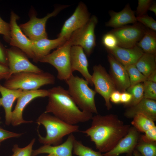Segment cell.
I'll list each match as a JSON object with an SVG mask.
<instances>
[{"label": "cell", "mask_w": 156, "mask_h": 156, "mask_svg": "<svg viewBox=\"0 0 156 156\" xmlns=\"http://www.w3.org/2000/svg\"><path fill=\"white\" fill-rule=\"evenodd\" d=\"M91 126L81 132L89 137L101 153H105L113 149L128 132L131 127L115 114L93 116Z\"/></svg>", "instance_id": "1"}, {"label": "cell", "mask_w": 156, "mask_h": 156, "mask_svg": "<svg viewBox=\"0 0 156 156\" xmlns=\"http://www.w3.org/2000/svg\"><path fill=\"white\" fill-rule=\"evenodd\" d=\"M48 101L44 112L54 116L71 125L84 122L91 119L92 114L80 109L67 90L60 86L49 90Z\"/></svg>", "instance_id": "2"}, {"label": "cell", "mask_w": 156, "mask_h": 156, "mask_svg": "<svg viewBox=\"0 0 156 156\" xmlns=\"http://www.w3.org/2000/svg\"><path fill=\"white\" fill-rule=\"evenodd\" d=\"M36 122L42 125L46 129L47 134L45 137L38 134L39 141L44 145L60 144L64 136L79 131L78 125L68 124L54 116L45 112L40 116Z\"/></svg>", "instance_id": "3"}, {"label": "cell", "mask_w": 156, "mask_h": 156, "mask_svg": "<svg viewBox=\"0 0 156 156\" xmlns=\"http://www.w3.org/2000/svg\"><path fill=\"white\" fill-rule=\"evenodd\" d=\"M65 81L69 94L78 107L82 111L98 114L95 101L96 93L89 87L88 82L73 74Z\"/></svg>", "instance_id": "4"}, {"label": "cell", "mask_w": 156, "mask_h": 156, "mask_svg": "<svg viewBox=\"0 0 156 156\" xmlns=\"http://www.w3.org/2000/svg\"><path fill=\"white\" fill-rule=\"evenodd\" d=\"M55 81L54 76L48 72H22L12 75L3 86L11 90H36L42 86L53 84Z\"/></svg>", "instance_id": "5"}, {"label": "cell", "mask_w": 156, "mask_h": 156, "mask_svg": "<svg viewBox=\"0 0 156 156\" xmlns=\"http://www.w3.org/2000/svg\"><path fill=\"white\" fill-rule=\"evenodd\" d=\"M72 45L68 40L52 53L43 57L40 62L49 63L57 71V77L65 81L73 74L70 66V51Z\"/></svg>", "instance_id": "6"}, {"label": "cell", "mask_w": 156, "mask_h": 156, "mask_svg": "<svg viewBox=\"0 0 156 156\" xmlns=\"http://www.w3.org/2000/svg\"><path fill=\"white\" fill-rule=\"evenodd\" d=\"M98 22L96 16L92 15L86 24L73 32L68 40L72 46L81 47L88 56L96 45L95 28Z\"/></svg>", "instance_id": "7"}, {"label": "cell", "mask_w": 156, "mask_h": 156, "mask_svg": "<svg viewBox=\"0 0 156 156\" xmlns=\"http://www.w3.org/2000/svg\"><path fill=\"white\" fill-rule=\"evenodd\" d=\"M93 69L92 80L94 86V91L103 97L105 105L109 110L112 107L110 101V95L113 92L117 90L116 86L110 75L101 65L94 66Z\"/></svg>", "instance_id": "8"}, {"label": "cell", "mask_w": 156, "mask_h": 156, "mask_svg": "<svg viewBox=\"0 0 156 156\" xmlns=\"http://www.w3.org/2000/svg\"><path fill=\"white\" fill-rule=\"evenodd\" d=\"M67 7L62 5L57 8L51 13H48L42 18H37L36 13H31L30 18L27 22L19 25L25 35L31 41H35L43 38H48L46 30V24L50 18L56 15L61 10Z\"/></svg>", "instance_id": "9"}, {"label": "cell", "mask_w": 156, "mask_h": 156, "mask_svg": "<svg viewBox=\"0 0 156 156\" xmlns=\"http://www.w3.org/2000/svg\"><path fill=\"white\" fill-rule=\"evenodd\" d=\"M147 28L139 22L133 25L124 26L114 29L110 32L116 37L118 46L125 48H131L142 38Z\"/></svg>", "instance_id": "10"}, {"label": "cell", "mask_w": 156, "mask_h": 156, "mask_svg": "<svg viewBox=\"0 0 156 156\" xmlns=\"http://www.w3.org/2000/svg\"><path fill=\"white\" fill-rule=\"evenodd\" d=\"M8 67L10 76L22 72H32L40 73L43 70L32 63L28 57L21 50L15 48L7 49Z\"/></svg>", "instance_id": "11"}, {"label": "cell", "mask_w": 156, "mask_h": 156, "mask_svg": "<svg viewBox=\"0 0 156 156\" xmlns=\"http://www.w3.org/2000/svg\"><path fill=\"white\" fill-rule=\"evenodd\" d=\"M90 16L85 4L80 2L73 14L65 22L58 37L64 38L68 40L73 32L88 22Z\"/></svg>", "instance_id": "12"}, {"label": "cell", "mask_w": 156, "mask_h": 156, "mask_svg": "<svg viewBox=\"0 0 156 156\" xmlns=\"http://www.w3.org/2000/svg\"><path fill=\"white\" fill-rule=\"evenodd\" d=\"M19 16L13 12L11 13L10 25L11 29V38L10 44L19 48L27 56L34 58L32 41L24 34L18 25L16 21Z\"/></svg>", "instance_id": "13"}, {"label": "cell", "mask_w": 156, "mask_h": 156, "mask_svg": "<svg viewBox=\"0 0 156 156\" xmlns=\"http://www.w3.org/2000/svg\"><path fill=\"white\" fill-rule=\"evenodd\" d=\"M48 90L38 89L36 90H26L17 99L14 109L12 112L11 124L16 126L21 123L31 122V121L24 120L23 117V112L26 106L32 101L38 97H48Z\"/></svg>", "instance_id": "14"}, {"label": "cell", "mask_w": 156, "mask_h": 156, "mask_svg": "<svg viewBox=\"0 0 156 156\" xmlns=\"http://www.w3.org/2000/svg\"><path fill=\"white\" fill-rule=\"evenodd\" d=\"M70 62L72 73L79 72L91 86H93L92 75L88 70V62L83 49L79 46H72L70 51Z\"/></svg>", "instance_id": "15"}, {"label": "cell", "mask_w": 156, "mask_h": 156, "mask_svg": "<svg viewBox=\"0 0 156 156\" xmlns=\"http://www.w3.org/2000/svg\"><path fill=\"white\" fill-rule=\"evenodd\" d=\"M138 131L134 127H131L127 134L109 151L102 154L103 156H119L126 153L129 156L133 154L139 139Z\"/></svg>", "instance_id": "16"}, {"label": "cell", "mask_w": 156, "mask_h": 156, "mask_svg": "<svg viewBox=\"0 0 156 156\" xmlns=\"http://www.w3.org/2000/svg\"><path fill=\"white\" fill-rule=\"evenodd\" d=\"M107 59L110 66V75L118 90L126 91L130 86L129 75L125 67L109 53Z\"/></svg>", "instance_id": "17"}, {"label": "cell", "mask_w": 156, "mask_h": 156, "mask_svg": "<svg viewBox=\"0 0 156 156\" xmlns=\"http://www.w3.org/2000/svg\"><path fill=\"white\" fill-rule=\"evenodd\" d=\"M63 37L51 40L48 38L32 41V50L34 55L33 61L36 63L50 53L52 49L57 48L63 44L67 40Z\"/></svg>", "instance_id": "18"}, {"label": "cell", "mask_w": 156, "mask_h": 156, "mask_svg": "<svg viewBox=\"0 0 156 156\" xmlns=\"http://www.w3.org/2000/svg\"><path fill=\"white\" fill-rule=\"evenodd\" d=\"M75 138L73 133L69 135L64 143L56 146L44 145L38 149L33 150L31 156L41 153H47L53 156H72L73 143Z\"/></svg>", "instance_id": "19"}, {"label": "cell", "mask_w": 156, "mask_h": 156, "mask_svg": "<svg viewBox=\"0 0 156 156\" xmlns=\"http://www.w3.org/2000/svg\"><path fill=\"white\" fill-rule=\"evenodd\" d=\"M116 60L125 66L135 64L144 53L137 45L131 48L117 46L114 48L106 49Z\"/></svg>", "instance_id": "20"}, {"label": "cell", "mask_w": 156, "mask_h": 156, "mask_svg": "<svg viewBox=\"0 0 156 156\" xmlns=\"http://www.w3.org/2000/svg\"><path fill=\"white\" fill-rule=\"evenodd\" d=\"M27 90L21 89L11 90L0 84V106L4 109L5 112V124L9 125L11 122L12 108L14 102Z\"/></svg>", "instance_id": "21"}, {"label": "cell", "mask_w": 156, "mask_h": 156, "mask_svg": "<svg viewBox=\"0 0 156 156\" xmlns=\"http://www.w3.org/2000/svg\"><path fill=\"white\" fill-rule=\"evenodd\" d=\"M109 20L106 23V26L119 28L130 23L137 22L135 15V12L131 8L129 4H127L120 11L116 12L113 10L109 12Z\"/></svg>", "instance_id": "22"}, {"label": "cell", "mask_w": 156, "mask_h": 156, "mask_svg": "<svg viewBox=\"0 0 156 156\" xmlns=\"http://www.w3.org/2000/svg\"><path fill=\"white\" fill-rule=\"evenodd\" d=\"M138 114H143L152 119L156 120V102L155 100L144 98L136 105L129 107L124 115L127 118H131Z\"/></svg>", "instance_id": "23"}, {"label": "cell", "mask_w": 156, "mask_h": 156, "mask_svg": "<svg viewBox=\"0 0 156 156\" xmlns=\"http://www.w3.org/2000/svg\"><path fill=\"white\" fill-rule=\"evenodd\" d=\"M135 65L147 79L150 75L156 70L155 55L144 53Z\"/></svg>", "instance_id": "24"}, {"label": "cell", "mask_w": 156, "mask_h": 156, "mask_svg": "<svg viewBox=\"0 0 156 156\" xmlns=\"http://www.w3.org/2000/svg\"><path fill=\"white\" fill-rule=\"evenodd\" d=\"M136 45L140 48L144 53L155 55V31L147 28L144 36L141 40L137 43Z\"/></svg>", "instance_id": "25"}, {"label": "cell", "mask_w": 156, "mask_h": 156, "mask_svg": "<svg viewBox=\"0 0 156 156\" xmlns=\"http://www.w3.org/2000/svg\"><path fill=\"white\" fill-rule=\"evenodd\" d=\"M133 118L131 124L138 131L145 133L155 126L154 121L143 114H138Z\"/></svg>", "instance_id": "26"}, {"label": "cell", "mask_w": 156, "mask_h": 156, "mask_svg": "<svg viewBox=\"0 0 156 156\" xmlns=\"http://www.w3.org/2000/svg\"><path fill=\"white\" fill-rule=\"evenodd\" d=\"M73 151L74 155L78 156H103L101 152L94 151L76 139L73 143Z\"/></svg>", "instance_id": "27"}, {"label": "cell", "mask_w": 156, "mask_h": 156, "mask_svg": "<svg viewBox=\"0 0 156 156\" xmlns=\"http://www.w3.org/2000/svg\"><path fill=\"white\" fill-rule=\"evenodd\" d=\"M127 91L130 93L132 96L130 102L125 105L130 107L134 106L139 103L144 98V88L142 83L130 86Z\"/></svg>", "instance_id": "28"}, {"label": "cell", "mask_w": 156, "mask_h": 156, "mask_svg": "<svg viewBox=\"0 0 156 156\" xmlns=\"http://www.w3.org/2000/svg\"><path fill=\"white\" fill-rule=\"evenodd\" d=\"M125 67L129 77L130 86L143 82L146 80V78L138 70L135 64Z\"/></svg>", "instance_id": "29"}, {"label": "cell", "mask_w": 156, "mask_h": 156, "mask_svg": "<svg viewBox=\"0 0 156 156\" xmlns=\"http://www.w3.org/2000/svg\"><path fill=\"white\" fill-rule=\"evenodd\" d=\"M136 147L142 156H156V145L155 142H143L137 145Z\"/></svg>", "instance_id": "30"}, {"label": "cell", "mask_w": 156, "mask_h": 156, "mask_svg": "<svg viewBox=\"0 0 156 156\" xmlns=\"http://www.w3.org/2000/svg\"><path fill=\"white\" fill-rule=\"evenodd\" d=\"M144 98L155 100L156 83L146 80L143 82Z\"/></svg>", "instance_id": "31"}, {"label": "cell", "mask_w": 156, "mask_h": 156, "mask_svg": "<svg viewBox=\"0 0 156 156\" xmlns=\"http://www.w3.org/2000/svg\"><path fill=\"white\" fill-rule=\"evenodd\" d=\"M35 140V138L33 139L28 145L23 148H19L17 144L14 145L12 149L13 154L11 156H31L32 147Z\"/></svg>", "instance_id": "32"}, {"label": "cell", "mask_w": 156, "mask_h": 156, "mask_svg": "<svg viewBox=\"0 0 156 156\" xmlns=\"http://www.w3.org/2000/svg\"><path fill=\"white\" fill-rule=\"evenodd\" d=\"M102 42L106 49H112L118 46V42L116 37L110 32L103 35Z\"/></svg>", "instance_id": "33"}, {"label": "cell", "mask_w": 156, "mask_h": 156, "mask_svg": "<svg viewBox=\"0 0 156 156\" xmlns=\"http://www.w3.org/2000/svg\"><path fill=\"white\" fill-rule=\"evenodd\" d=\"M137 22L140 23L146 27L156 31V21L151 16L147 14L136 17Z\"/></svg>", "instance_id": "34"}, {"label": "cell", "mask_w": 156, "mask_h": 156, "mask_svg": "<svg viewBox=\"0 0 156 156\" xmlns=\"http://www.w3.org/2000/svg\"><path fill=\"white\" fill-rule=\"evenodd\" d=\"M153 1L152 0H138L135 12L137 16L146 14L149 7Z\"/></svg>", "instance_id": "35"}, {"label": "cell", "mask_w": 156, "mask_h": 156, "mask_svg": "<svg viewBox=\"0 0 156 156\" xmlns=\"http://www.w3.org/2000/svg\"><path fill=\"white\" fill-rule=\"evenodd\" d=\"M0 34L3 35L5 40L9 43L11 38L10 23L4 21L0 16Z\"/></svg>", "instance_id": "36"}, {"label": "cell", "mask_w": 156, "mask_h": 156, "mask_svg": "<svg viewBox=\"0 0 156 156\" xmlns=\"http://www.w3.org/2000/svg\"><path fill=\"white\" fill-rule=\"evenodd\" d=\"M142 136L143 142L148 143L155 142L156 141V127L154 126L145 132Z\"/></svg>", "instance_id": "37"}, {"label": "cell", "mask_w": 156, "mask_h": 156, "mask_svg": "<svg viewBox=\"0 0 156 156\" xmlns=\"http://www.w3.org/2000/svg\"><path fill=\"white\" fill-rule=\"evenodd\" d=\"M22 134V133H16L8 131L0 126V146L1 143L4 140L12 138H18Z\"/></svg>", "instance_id": "38"}, {"label": "cell", "mask_w": 156, "mask_h": 156, "mask_svg": "<svg viewBox=\"0 0 156 156\" xmlns=\"http://www.w3.org/2000/svg\"><path fill=\"white\" fill-rule=\"evenodd\" d=\"M0 64L8 66V61L6 49L0 41Z\"/></svg>", "instance_id": "39"}, {"label": "cell", "mask_w": 156, "mask_h": 156, "mask_svg": "<svg viewBox=\"0 0 156 156\" xmlns=\"http://www.w3.org/2000/svg\"><path fill=\"white\" fill-rule=\"evenodd\" d=\"M10 76V72L8 66L0 64V81L6 80Z\"/></svg>", "instance_id": "40"}, {"label": "cell", "mask_w": 156, "mask_h": 156, "mask_svg": "<svg viewBox=\"0 0 156 156\" xmlns=\"http://www.w3.org/2000/svg\"><path fill=\"white\" fill-rule=\"evenodd\" d=\"M132 96L131 94L127 92H121L120 96V102L125 105L129 104L131 101Z\"/></svg>", "instance_id": "41"}, {"label": "cell", "mask_w": 156, "mask_h": 156, "mask_svg": "<svg viewBox=\"0 0 156 156\" xmlns=\"http://www.w3.org/2000/svg\"><path fill=\"white\" fill-rule=\"evenodd\" d=\"M121 92L116 90L113 92L110 96V101L115 104H118L120 102Z\"/></svg>", "instance_id": "42"}, {"label": "cell", "mask_w": 156, "mask_h": 156, "mask_svg": "<svg viewBox=\"0 0 156 156\" xmlns=\"http://www.w3.org/2000/svg\"><path fill=\"white\" fill-rule=\"evenodd\" d=\"M146 80L156 83V70L149 75L147 78Z\"/></svg>", "instance_id": "43"}, {"label": "cell", "mask_w": 156, "mask_h": 156, "mask_svg": "<svg viewBox=\"0 0 156 156\" xmlns=\"http://www.w3.org/2000/svg\"><path fill=\"white\" fill-rule=\"evenodd\" d=\"M148 10L153 12L156 15V3L155 1H153L149 7Z\"/></svg>", "instance_id": "44"}, {"label": "cell", "mask_w": 156, "mask_h": 156, "mask_svg": "<svg viewBox=\"0 0 156 156\" xmlns=\"http://www.w3.org/2000/svg\"><path fill=\"white\" fill-rule=\"evenodd\" d=\"M133 154L134 156H141L140 153L137 150H134Z\"/></svg>", "instance_id": "45"}, {"label": "cell", "mask_w": 156, "mask_h": 156, "mask_svg": "<svg viewBox=\"0 0 156 156\" xmlns=\"http://www.w3.org/2000/svg\"><path fill=\"white\" fill-rule=\"evenodd\" d=\"M46 156H53L52 155L50 154H49L48 155Z\"/></svg>", "instance_id": "46"}]
</instances>
